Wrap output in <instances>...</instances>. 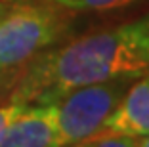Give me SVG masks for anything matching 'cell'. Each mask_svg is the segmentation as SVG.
Wrapping results in <instances>:
<instances>
[{"instance_id":"1","label":"cell","mask_w":149,"mask_h":147,"mask_svg":"<svg viewBox=\"0 0 149 147\" xmlns=\"http://www.w3.org/2000/svg\"><path fill=\"white\" fill-rule=\"evenodd\" d=\"M149 73V13L50 48L21 69L10 101L57 103L84 84Z\"/></svg>"},{"instance_id":"2","label":"cell","mask_w":149,"mask_h":147,"mask_svg":"<svg viewBox=\"0 0 149 147\" xmlns=\"http://www.w3.org/2000/svg\"><path fill=\"white\" fill-rule=\"evenodd\" d=\"M73 13L52 0H23L0 17V69H23L67 35Z\"/></svg>"},{"instance_id":"3","label":"cell","mask_w":149,"mask_h":147,"mask_svg":"<svg viewBox=\"0 0 149 147\" xmlns=\"http://www.w3.org/2000/svg\"><path fill=\"white\" fill-rule=\"evenodd\" d=\"M136 78L120 77L105 82L84 84L57 101V145L88 139L100 134L103 122Z\"/></svg>"},{"instance_id":"4","label":"cell","mask_w":149,"mask_h":147,"mask_svg":"<svg viewBox=\"0 0 149 147\" xmlns=\"http://www.w3.org/2000/svg\"><path fill=\"white\" fill-rule=\"evenodd\" d=\"M0 147H59L57 105H27L6 128Z\"/></svg>"},{"instance_id":"5","label":"cell","mask_w":149,"mask_h":147,"mask_svg":"<svg viewBox=\"0 0 149 147\" xmlns=\"http://www.w3.org/2000/svg\"><path fill=\"white\" fill-rule=\"evenodd\" d=\"M100 134H120L130 138L149 136V73L128 86L118 105L103 122Z\"/></svg>"},{"instance_id":"6","label":"cell","mask_w":149,"mask_h":147,"mask_svg":"<svg viewBox=\"0 0 149 147\" xmlns=\"http://www.w3.org/2000/svg\"><path fill=\"white\" fill-rule=\"evenodd\" d=\"M54 4L69 10L71 13H103V12H113V10H126L134 6H143L149 4V0H52Z\"/></svg>"},{"instance_id":"7","label":"cell","mask_w":149,"mask_h":147,"mask_svg":"<svg viewBox=\"0 0 149 147\" xmlns=\"http://www.w3.org/2000/svg\"><path fill=\"white\" fill-rule=\"evenodd\" d=\"M96 147H140L138 138L130 136H120V134H96L92 136Z\"/></svg>"},{"instance_id":"8","label":"cell","mask_w":149,"mask_h":147,"mask_svg":"<svg viewBox=\"0 0 149 147\" xmlns=\"http://www.w3.org/2000/svg\"><path fill=\"white\" fill-rule=\"evenodd\" d=\"M25 107H27V103H23V101H4L0 105V138L4 136L10 122L17 117Z\"/></svg>"},{"instance_id":"9","label":"cell","mask_w":149,"mask_h":147,"mask_svg":"<svg viewBox=\"0 0 149 147\" xmlns=\"http://www.w3.org/2000/svg\"><path fill=\"white\" fill-rule=\"evenodd\" d=\"M19 75L21 69H0V103L10 101V94L17 82Z\"/></svg>"},{"instance_id":"10","label":"cell","mask_w":149,"mask_h":147,"mask_svg":"<svg viewBox=\"0 0 149 147\" xmlns=\"http://www.w3.org/2000/svg\"><path fill=\"white\" fill-rule=\"evenodd\" d=\"M63 147H96V141H94V138H88V139H80V141L69 143V145H63Z\"/></svg>"},{"instance_id":"11","label":"cell","mask_w":149,"mask_h":147,"mask_svg":"<svg viewBox=\"0 0 149 147\" xmlns=\"http://www.w3.org/2000/svg\"><path fill=\"white\" fill-rule=\"evenodd\" d=\"M138 145H140V147H149V136H145V138H138Z\"/></svg>"},{"instance_id":"12","label":"cell","mask_w":149,"mask_h":147,"mask_svg":"<svg viewBox=\"0 0 149 147\" xmlns=\"http://www.w3.org/2000/svg\"><path fill=\"white\" fill-rule=\"evenodd\" d=\"M6 10H8V4L0 0V17H2V15H4V13H6Z\"/></svg>"}]
</instances>
